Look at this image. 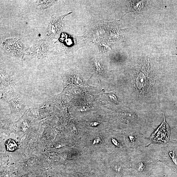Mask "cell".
Wrapping results in <instances>:
<instances>
[{
    "instance_id": "cell-1",
    "label": "cell",
    "mask_w": 177,
    "mask_h": 177,
    "mask_svg": "<svg viewBox=\"0 0 177 177\" xmlns=\"http://www.w3.org/2000/svg\"><path fill=\"white\" fill-rule=\"evenodd\" d=\"M136 66L135 81L136 90L140 94L145 95L154 86L153 71L149 62L146 60L141 61Z\"/></svg>"
},
{
    "instance_id": "cell-2",
    "label": "cell",
    "mask_w": 177,
    "mask_h": 177,
    "mask_svg": "<svg viewBox=\"0 0 177 177\" xmlns=\"http://www.w3.org/2000/svg\"><path fill=\"white\" fill-rule=\"evenodd\" d=\"M121 117L123 123L127 124H136L139 120L137 114L131 111H123L121 113Z\"/></svg>"
},
{
    "instance_id": "cell-3",
    "label": "cell",
    "mask_w": 177,
    "mask_h": 177,
    "mask_svg": "<svg viewBox=\"0 0 177 177\" xmlns=\"http://www.w3.org/2000/svg\"><path fill=\"white\" fill-rule=\"evenodd\" d=\"M130 3L131 10L136 14H139L144 6L143 1H131Z\"/></svg>"
},
{
    "instance_id": "cell-4",
    "label": "cell",
    "mask_w": 177,
    "mask_h": 177,
    "mask_svg": "<svg viewBox=\"0 0 177 177\" xmlns=\"http://www.w3.org/2000/svg\"><path fill=\"white\" fill-rule=\"evenodd\" d=\"M97 175L91 174L90 172H74L69 175H66L63 177H97Z\"/></svg>"
},
{
    "instance_id": "cell-5",
    "label": "cell",
    "mask_w": 177,
    "mask_h": 177,
    "mask_svg": "<svg viewBox=\"0 0 177 177\" xmlns=\"http://www.w3.org/2000/svg\"><path fill=\"white\" fill-rule=\"evenodd\" d=\"M112 172L116 175L121 176L123 171V166L121 163H115L112 166Z\"/></svg>"
},
{
    "instance_id": "cell-6",
    "label": "cell",
    "mask_w": 177,
    "mask_h": 177,
    "mask_svg": "<svg viewBox=\"0 0 177 177\" xmlns=\"http://www.w3.org/2000/svg\"><path fill=\"white\" fill-rule=\"evenodd\" d=\"M6 149L9 151H13L17 149L18 147L17 144L13 140L9 139L7 141L6 143Z\"/></svg>"
},
{
    "instance_id": "cell-7",
    "label": "cell",
    "mask_w": 177,
    "mask_h": 177,
    "mask_svg": "<svg viewBox=\"0 0 177 177\" xmlns=\"http://www.w3.org/2000/svg\"><path fill=\"white\" fill-rule=\"evenodd\" d=\"M160 152H163V153L168 154L167 155H169V157L171 158V160L173 161L174 164H175V165L177 166V156H176V153H175V151H174V150H170V151H169L168 153H167V152H164V151L161 150H160Z\"/></svg>"
},
{
    "instance_id": "cell-8",
    "label": "cell",
    "mask_w": 177,
    "mask_h": 177,
    "mask_svg": "<svg viewBox=\"0 0 177 177\" xmlns=\"http://www.w3.org/2000/svg\"><path fill=\"white\" fill-rule=\"evenodd\" d=\"M108 96L109 98L113 103L118 104L119 101L116 97V96L114 94L112 93H108L106 94Z\"/></svg>"
},
{
    "instance_id": "cell-9",
    "label": "cell",
    "mask_w": 177,
    "mask_h": 177,
    "mask_svg": "<svg viewBox=\"0 0 177 177\" xmlns=\"http://www.w3.org/2000/svg\"><path fill=\"white\" fill-rule=\"evenodd\" d=\"M112 143L115 146L117 147H118L122 148L121 146L120 143L115 138H112Z\"/></svg>"
},
{
    "instance_id": "cell-10",
    "label": "cell",
    "mask_w": 177,
    "mask_h": 177,
    "mask_svg": "<svg viewBox=\"0 0 177 177\" xmlns=\"http://www.w3.org/2000/svg\"><path fill=\"white\" fill-rule=\"evenodd\" d=\"M100 141V138H96L94 140L93 144H95L99 143Z\"/></svg>"
},
{
    "instance_id": "cell-11",
    "label": "cell",
    "mask_w": 177,
    "mask_h": 177,
    "mask_svg": "<svg viewBox=\"0 0 177 177\" xmlns=\"http://www.w3.org/2000/svg\"><path fill=\"white\" fill-rule=\"evenodd\" d=\"M94 124H93V125L94 126L96 125H97L98 124V123H94Z\"/></svg>"
}]
</instances>
